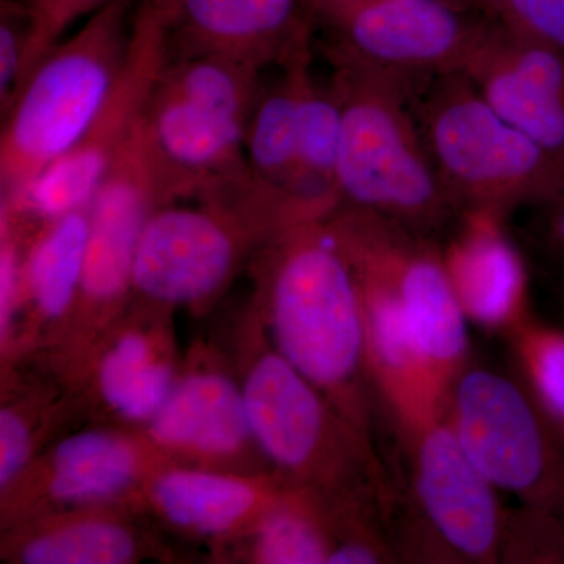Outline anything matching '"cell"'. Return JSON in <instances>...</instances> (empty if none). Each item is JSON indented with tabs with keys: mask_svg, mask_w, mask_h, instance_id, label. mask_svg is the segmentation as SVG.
<instances>
[{
	"mask_svg": "<svg viewBox=\"0 0 564 564\" xmlns=\"http://www.w3.org/2000/svg\"><path fill=\"white\" fill-rule=\"evenodd\" d=\"M325 218L289 223L256 252L250 303L273 347L375 448L361 296Z\"/></svg>",
	"mask_w": 564,
	"mask_h": 564,
	"instance_id": "1",
	"label": "cell"
},
{
	"mask_svg": "<svg viewBox=\"0 0 564 564\" xmlns=\"http://www.w3.org/2000/svg\"><path fill=\"white\" fill-rule=\"evenodd\" d=\"M252 433L284 484L332 503H375L391 511V486L370 447L276 348L248 300L231 334Z\"/></svg>",
	"mask_w": 564,
	"mask_h": 564,
	"instance_id": "2",
	"label": "cell"
},
{
	"mask_svg": "<svg viewBox=\"0 0 564 564\" xmlns=\"http://www.w3.org/2000/svg\"><path fill=\"white\" fill-rule=\"evenodd\" d=\"M306 217L322 214L256 177L204 193L195 206L159 207L141 236L132 296L203 317L274 234Z\"/></svg>",
	"mask_w": 564,
	"mask_h": 564,
	"instance_id": "3",
	"label": "cell"
},
{
	"mask_svg": "<svg viewBox=\"0 0 564 564\" xmlns=\"http://www.w3.org/2000/svg\"><path fill=\"white\" fill-rule=\"evenodd\" d=\"M343 109L339 202L437 239L459 217L411 107V85L356 63L328 58Z\"/></svg>",
	"mask_w": 564,
	"mask_h": 564,
	"instance_id": "4",
	"label": "cell"
},
{
	"mask_svg": "<svg viewBox=\"0 0 564 564\" xmlns=\"http://www.w3.org/2000/svg\"><path fill=\"white\" fill-rule=\"evenodd\" d=\"M133 0H113L44 54L22 82L0 132L2 199L24 192L90 129L131 44Z\"/></svg>",
	"mask_w": 564,
	"mask_h": 564,
	"instance_id": "5",
	"label": "cell"
},
{
	"mask_svg": "<svg viewBox=\"0 0 564 564\" xmlns=\"http://www.w3.org/2000/svg\"><path fill=\"white\" fill-rule=\"evenodd\" d=\"M426 150L456 209L508 215L547 199L564 166L489 106L463 73L411 87Z\"/></svg>",
	"mask_w": 564,
	"mask_h": 564,
	"instance_id": "6",
	"label": "cell"
},
{
	"mask_svg": "<svg viewBox=\"0 0 564 564\" xmlns=\"http://www.w3.org/2000/svg\"><path fill=\"white\" fill-rule=\"evenodd\" d=\"M162 206L169 202L152 169L140 120L88 206L84 272L73 313L54 344L29 366L63 383L124 313L132 300L141 236Z\"/></svg>",
	"mask_w": 564,
	"mask_h": 564,
	"instance_id": "7",
	"label": "cell"
},
{
	"mask_svg": "<svg viewBox=\"0 0 564 564\" xmlns=\"http://www.w3.org/2000/svg\"><path fill=\"white\" fill-rule=\"evenodd\" d=\"M444 417L494 488L564 524V434L519 373L467 362L448 391Z\"/></svg>",
	"mask_w": 564,
	"mask_h": 564,
	"instance_id": "8",
	"label": "cell"
},
{
	"mask_svg": "<svg viewBox=\"0 0 564 564\" xmlns=\"http://www.w3.org/2000/svg\"><path fill=\"white\" fill-rule=\"evenodd\" d=\"M351 265L377 274L399 302L434 380L448 397L469 362L467 321L436 239L399 223L339 203L325 218Z\"/></svg>",
	"mask_w": 564,
	"mask_h": 564,
	"instance_id": "9",
	"label": "cell"
},
{
	"mask_svg": "<svg viewBox=\"0 0 564 564\" xmlns=\"http://www.w3.org/2000/svg\"><path fill=\"white\" fill-rule=\"evenodd\" d=\"M491 24L463 0H325L315 10L326 58L411 87L462 73Z\"/></svg>",
	"mask_w": 564,
	"mask_h": 564,
	"instance_id": "10",
	"label": "cell"
},
{
	"mask_svg": "<svg viewBox=\"0 0 564 564\" xmlns=\"http://www.w3.org/2000/svg\"><path fill=\"white\" fill-rule=\"evenodd\" d=\"M169 464L143 430L101 423L70 430L0 489V530L66 508L139 507L143 486Z\"/></svg>",
	"mask_w": 564,
	"mask_h": 564,
	"instance_id": "11",
	"label": "cell"
},
{
	"mask_svg": "<svg viewBox=\"0 0 564 564\" xmlns=\"http://www.w3.org/2000/svg\"><path fill=\"white\" fill-rule=\"evenodd\" d=\"M169 55L165 29L144 0L133 14L131 44L120 77L90 129L61 161L20 195L2 199L0 207L32 225L88 209L111 163L143 117Z\"/></svg>",
	"mask_w": 564,
	"mask_h": 564,
	"instance_id": "12",
	"label": "cell"
},
{
	"mask_svg": "<svg viewBox=\"0 0 564 564\" xmlns=\"http://www.w3.org/2000/svg\"><path fill=\"white\" fill-rule=\"evenodd\" d=\"M410 447L414 538L432 558L489 564L505 554L510 521L497 489L437 419L404 436Z\"/></svg>",
	"mask_w": 564,
	"mask_h": 564,
	"instance_id": "13",
	"label": "cell"
},
{
	"mask_svg": "<svg viewBox=\"0 0 564 564\" xmlns=\"http://www.w3.org/2000/svg\"><path fill=\"white\" fill-rule=\"evenodd\" d=\"M143 432L177 466L273 474L252 433L242 384L226 347L198 339L172 392Z\"/></svg>",
	"mask_w": 564,
	"mask_h": 564,
	"instance_id": "14",
	"label": "cell"
},
{
	"mask_svg": "<svg viewBox=\"0 0 564 564\" xmlns=\"http://www.w3.org/2000/svg\"><path fill=\"white\" fill-rule=\"evenodd\" d=\"M170 307L132 296L63 386L82 417L101 425L143 430L161 410L181 372Z\"/></svg>",
	"mask_w": 564,
	"mask_h": 564,
	"instance_id": "15",
	"label": "cell"
},
{
	"mask_svg": "<svg viewBox=\"0 0 564 564\" xmlns=\"http://www.w3.org/2000/svg\"><path fill=\"white\" fill-rule=\"evenodd\" d=\"M141 132L169 204L254 180L245 154L247 124L182 95L161 76L144 107Z\"/></svg>",
	"mask_w": 564,
	"mask_h": 564,
	"instance_id": "16",
	"label": "cell"
},
{
	"mask_svg": "<svg viewBox=\"0 0 564 564\" xmlns=\"http://www.w3.org/2000/svg\"><path fill=\"white\" fill-rule=\"evenodd\" d=\"M170 54L209 52L258 69L272 68L314 43V0H147Z\"/></svg>",
	"mask_w": 564,
	"mask_h": 564,
	"instance_id": "17",
	"label": "cell"
},
{
	"mask_svg": "<svg viewBox=\"0 0 564 564\" xmlns=\"http://www.w3.org/2000/svg\"><path fill=\"white\" fill-rule=\"evenodd\" d=\"M288 486L274 474L169 464L147 481L137 505L163 532L209 545L214 555L250 533Z\"/></svg>",
	"mask_w": 564,
	"mask_h": 564,
	"instance_id": "18",
	"label": "cell"
},
{
	"mask_svg": "<svg viewBox=\"0 0 564 564\" xmlns=\"http://www.w3.org/2000/svg\"><path fill=\"white\" fill-rule=\"evenodd\" d=\"M162 532L150 516L133 505L66 508L0 530V563L173 562L176 552Z\"/></svg>",
	"mask_w": 564,
	"mask_h": 564,
	"instance_id": "19",
	"label": "cell"
},
{
	"mask_svg": "<svg viewBox=\"0 0 564 564\" xmlns=\"http://www.w3.org/2000/svg\"><path fill=\"white\" fill-rule=\"evenodd\" d=\"M462 73L497 113L564 166V54L489 25Z\"/></svg>",
	"mask_w": 564,
	"mask_h": 564,
	"instance_id": "20",
	"label": "cell"
},
{
	"mask_svg": "<svg viewBox=\"0 0 564 564\" xmlns=\"http://www.w3.org/2000/svg\"><path fill=\"white\" fill-rule=\"evenodd\" d=\"M505 218L488 210L462 212L443 258L467 321L508 336L532 313L530 267Z\"/></svg>",
	"mask_w": 564,
	"mask_h": 564,
	"instance_id": "21",
	"label": "cell"
},
{
	"mask_svg": "<svg viewBox=\"0 0 564 564\" xmlns=\"http://www.w3.org/2000/svg\"><path fill=\"white\" fill-rule=\"evenodd\" d=\"M88 225V209L69 212L25 237L17 334L0 373L35 362L57 339L79 293Z\"/></svg>",
	"mask_w": 564,
	"mask_h": 564,
	"instance_id": "22",
	"label": "cell"
},
{
	"mask_svg": "<svg viewBox=\"0 0 564 564\" xmlns=\"http://www.w3.org/2000/svg\"><path fill=\"white\" fill-rule=\"evenodd\" d=\"M0 489L7 488L70 425L79 404L55 378L31 366L0 373Z\"/></svg>",
	"mask_w": 564,
	"mask_h": 564,
	"instance_id": "23",
	"label": "cell"
},
{
	"mask_svg": "<svg viewBox=\"0 0 564 564\" xmlns=\"http://www.w3.org/2000/svg\"><path fill=\"white\" fill-rule=\"evenodd\" d=\"M336 545L333 503L288 486L250 533L215 552L217 563L328 564Z\"/></svg>",
	"mask_w": 564,
	"mask_h": 564,
	"instance_id": "24",
	"label": "cell"
},
{
	"mask_svg": "<svg viewBox=\"0 0 564 564\" xmlns=\"http://www.w3.org/2000/svg\"><path fill=\"white\" fill-rule=\"evenodd\" d=\"M313 44H304L278 65L280 74L269 85L263 84L245 133L252 176L292 198L300 106L304 80L313 69Z\"/></svg>",
	"mask_w": 564,
	"mask_h": 564,
	"instance_id": "25",
	"label": "cell"
},
{
	"mask_svg": "<svg viewBox=\"0 0 564 564\" xmlns=\"http://www.w3.org/2000/svg\"><path fill=\"white\" fill-rule=\"evenodd\" d=\"M340 139L343 109L337 93L332 82H318L311 69L300 106L292 195L325 214L340 203L336 188Z\"/></svg>",
	"mask_w": 564,
	"mask_h": 564,
	"instance_id": "26",
	"label": "cell"
},
{
	"mask_svg": "<svg viewBox=\"0 0 564 564\" xmlns=\"http://www.w3.org/2000/svg\"><path fill=\"white\" fill-rule=\"evenodd\" d=\"M508 337L519 377L564 434V329L530 315Z\"/></svg>",
	"mask_w": 564,
	"mask_h": 564,
	"instance_id": "27",
	"label": "cell"
},
{
	"mask_svg": "<svg viewBox=\"0 0 564 564\" xmlns=\"http://www.w3.org/2000/svg\"><path fill=\"white\" fill-rule=\"evenodd\" d=\"M519 226V247L530 273L564 314V184L544 202L525 207Z\"/></svg>",
	"mask_w": 564,
	"mask_h": 564,
	"instance_id": "28",
	"label": "cell"
},
{
	"mask_svg": "<svg viewBox=\"0 0 564 564\" xmlns=\"http://www.w3.org/2000/svg\"><path fill=\"white\" fill-rule=\"evenodd\" d=\"M494 24L564 54V0H463Z\"/></svg>",
	"mask_w": 564,
	"mask_h": 564,
	"instance_id": "29",
	"label": "cell"
},
{
	"mask_svg": "<svg viewBox=\"0 0 564 564\" xmlns=\"http://www.w3.org/2000/svg\"><path fill=\"white\" fill-rule=\"evenodd\" d=\"M31 18L22 82L52 46L113 0H24ZM21 88V87H20Z\"/></svg>",
	"mask_w": 564,
	"mask_h": 564,
	"instance_id": "30",
	"label": "cell"
},
{
	"mask_svg": "<svg viewBox=\"0 0 564 564\" xmlns=\"http://www.w3.org/2000/svg\"><path fill=\"white\" fill-rule=\"evenodd\" d=\"M31 18L25 2L2 0L0 6V115L20 91L28 54Z\"/></svg>",
	"mask_w": 564,
	"mask_h": 564,
	"instance_id": "31",
	"label": "cell"
},
{
	"mask_svg": "<svg viewBox=\"0 0 564 564\" xmlns=\"http://www.w3.org/2000/svg\"><path fill=\"white\" fill-rule=\"evenodd\" d=\"M325 2V0H314L315 7L318 6V3Z\"/></svg>",
	"mask_w": 564,
	"mask_h": 564,
	"instance_id": "32",
	"label": "cell"
}]
</instances>
